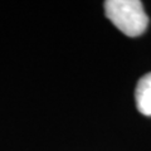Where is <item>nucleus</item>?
Returning <instances> with one entry per match:
<instances>
[{"mask_svg":"<svg viewBox=\"0 0 151 151\" xmlns=\"http://www.w3.org/2000/svg\"><path fill=\"white\" fill-rule=\"evenodd\" d=\"M105 13L112 24L127 37L141 35L149 25V18L140 0H107Z\"/></svg>","mask_w":151,"mask_h":151,"instance_id":"nucleus-1","label":"nucleus"},{"mask_svg":"<svg viewBox=\"0 0 151 151\" xmlns=\"http://www.w3.org/2000/svg\"><path fill=\"white\" fill-rule=\"evenodd\" d=\"M136 107L144 116H151V73L142 76L135 89Z\"/></svg>","mask_w":151,"mask_h":151,"instance_id":"nucleus-2","label":"nucleus"}]
</instances>
